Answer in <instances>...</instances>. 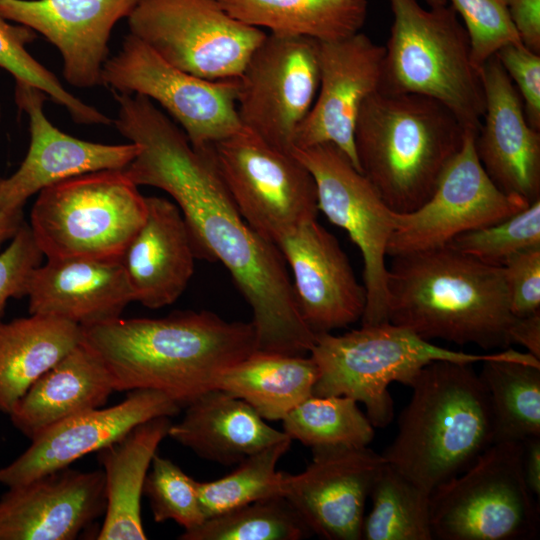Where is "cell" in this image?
Segmentation results:
<instances>
[{"mask_svg":"<svg viewBox=\"0 0 540 540\" xmlns=\"http://www.w3.org/2000/svg\"><path fill=\"white\" fill-rule=\"evenodd\" d=\"M82 343L105 364L114 389H150L186 406L257 349L252 322L210 311L116 319L82 327Z\"/></svg>","mask_w":540,"mask_h":540,"instance_id":"obj_2","label":"cell"},{"mask_svg":"<svg viewBox=\"0 0 540 540\" xmlns=\"http://www.w3.org/2000/svg\"><path fill=\"white\" fill-rule=\"evenodd\" d=\"M276 246L291 269L301 317L315 335L361 320L365 287L357 281L336 237L317 219L300 225Z\"/></svg>","mask_w":540,"mask_h":540,"instance_id":"obj_20","label":"cell"},{"mask_svg":"<svg viewBox=\"0 0 540 540\" xmlns=\"http://www.w3.org/2000/svg\"><path fill=\"white\" fill-rule=\"evenodd\" d=\"M312 535L281 495L260 499L205 519L181 540H300Z\"/></svg>","mask_w":540,"mask_h":540,"instance_id":"obj_35","label":"cell"},{"mask_svg":"<svg viewBox=\"0 0 540 540\" xmlns=\"http://www.w3.org/2000/svg\"><path fill=\"white\" fill-rule=\"evenodd\" d=\"M168 436L199 457L229 466L289 437L268 425L244 400L211 388L186 406Z\"/></svg>","mask_w":540,"mask_h":540,"instance_id":"obj_26","label":"cell"},{"mask_svg":"<svg viewBox=\"0 0 540 540\" xmlns=\"http://www.w3.org/2000/svg\"><path fill=\"white\" fill-rule=\"evenodd\" d=\"M479 376L489 394L495 442L540 436V360L512 348L482 362Z\"/></svg>","mask_w":540,"mask_h":540,"instance_id":"obj_32","label":"cell"},{"mask_svg":"<svg viewBox=\"0 0 540 540\" xmlns=\"http://www.w3.org/2000/svg\"><path fill=\"white\" fill-rule=\"evenodd\" d=\"M0 118H1V107H0Z\"/></svg>","mask_w":540,"mask_h":540,"instance_id":"obj_49","label":"cell"},{"mask_svg":"<svg viewBox=\"0 0 540 540\" xmlns=\"http://www.w3.org/2000/svg\"><path fill=\"white\" fill-rule=\"evenodd\" d=\"M36 32L24 25H12L0 15V67L23 82L39 88L50 100L63 106L73 121L82 125H111L112 119L86 104L61 84L56 75L38 62L26 49Z\"/></svg>","mask_w":540,"mask_h":540,"instance_id":"obj_37","label":"cell"},{"mask_svg":"<svg viewBox=\"0 0 540 540\" xmlns=\"http://www.w3.org/2000/svg\"><path fill=\"white\" fill-rule=\"evenodd\" d=\"M43 257L29 225L24 222L0 253V320L9 299L25 296L28 280Z\"/></svg>","mask_w":540,"mask_h":540,"instance_id":"obj_41","label":"cell"},{"mask_svg":"<svg viewBox=\"0 0 540 540\" xmlns=\"http://www.w3.org/2000/svg\"><path fill=\"white\" fill-rule=\"evenodd\" d=\"M209 147L238 210L262 238L277 245L300 225L316 219L314 179L292 152L245 128Z\"/></svg>","mask_w":540,"mask_h":540,"instance_id":"obj_11","label":"cell"},{"mask_svg":"<svg viewBox=\"0 0 540 540\" xmlns=\"http://www.w3.org/2000/svg\"><path fill=\"white\" fill-rule=\"evenodd\" d=\"M495 56L522 99L529 125L540 131V54L522 43H509Z\"/></svg>","mask_w":540,"mask_h":540,"instance_id":"obj_42","label":"cell"},{"mask_svg":"<svg viewBox=\"0 0 540 540\" xmlns=\"http://www.w3.org/2000/svg\"><path fill=\"white\" fill-rule=\"evenodd\" d=\"M111 92L140 94L157 102L181 126L195 148L210 146L243 127L236 99L238 80L211 81L184 72L128 34L102 71Z\"/></svg>","mask_w":540,"mask_h":540,"instance_id":"obj_12","label":"cell"},{"mask_svg":"<svg viewBox=\"0 0 540 540\" xmlns=\"http://www.w3.org/2000/svg\"><path fill=\"white\" fill-rule=\"evenodd\" d=\"M463 21L471 59L479 68L506 44L521 43L505 0H447Z\"/></svg>","mask_w":540,"mask_h":540,"instance_id":"obj_40","label":"cell"},{"mask_svg":"<svg viewBox=\"0 0 540 540\" xmlns=\"http://www.w3.org/2000/svg\"><path fill=\"white\" fill-rule=\"evenodd\" d=\"M393 23L385 46L380 89L432 98L466 129L477 132L484 113L479 71L468 34L451 5L423 8L389 0Z\"/></svg>","mask_w":540,"mask_h":540,"instance_id":"obj_6","label":"cell"},{"mask_svg":"<svg viewBox=\"0 0 540 540\" xmlns=\"http://www.w3.org/2000/svg\"><path fill=\"white\" fill-rule=\"evenodd\" d=\"M82 340V326L30 314L0 320V412L9 414L31 385Z\"/></svg>","mask_w":540,"mask_h":540,"instance_id":"obj_29","label":"cell"},{"mask_svg":"<svg viewBox=\"0 0 540 540\" xmlns=\"http://www.w3.org/2000/svg\"><path fill=\"white\" fill-rule=\"evenodd\" d=\"M347 396L311 395L283 419L284 432L311 449L368 446L375 427Z\"/></svg>","mask_w":540,"mask_h":540,"instance_id":"obj_34","label":"cell"},{"mask_svg":"<svg viewBox=\"0 0 540 540\" xmlns=\"http://www.w3.org/2000/svg\"><path fill=\"white\" fill-rule=\"evenodd\" d=\"M312 453L303 472H281V495L312 534L327 540H360L366 503L386 461L368 446Z\"/></svg>","mask_w":540,"mask_h":540,"instance_id":"obj_16","label":"cell"},{"mask_svg":"<svg viewBox=\"0 0 540 540\" xmlns=\"http://www.w3.org/2000/svg\"><path fill=\"white\" fill-rule=\"evenodd\" d=\"M181 408L162 392L132 390L116 405L79 413L33 438L20 456L0 468V484L18 486L67 468L79 458L120 440L139 424L155 417L174 416Z\"/></svg>","mask_w":540,"mask_h":540,"instance_id":"obj_19","label":"cell"},{"mask_svg":"<svg viewBox=\"0 0 540 540\" xmlns=\"http://www.w3.org/2000/svg\"><path fill=\"white\" fill-rule=\"evenodd\" d=\"M484 113L475 134L477 157L505 194L540 199V131L527 121L522 99L495 55L480 68Z\"/></svg>","mask_w":540,"mask_h":540,"instance_id":"obj_22","label":"cell"},{"mask_svg":"<svg viewBox=\"0 0 540 540\" xmlns=\"http://www.w3.org/2000/svg\"><path fill=\"white\" fill-rule=\"evenodd\" d=\"M472 365L434 361L423 367L409 385L397 434L381 454L429 495L493 443L489 394Z\"/></svg>","mask_w":540,"mask_h":540,"instance_id":"obj_4","label":"cell"},{"mask_svg":"<svg viewBox=\"0 0 540 540\" xmlns=\"http://www.w3.org/2000/svg\"><path fill=\"white\" fill-rule=\"evenodd\" d=\"M47 94L16 82L15 101L29 118L30 145L19 168L0 177V208L23 210L34 194L60 181L102 170H123L140 152L137 143L102 144L75 138L55 127L44 112Z\"/></svg>","mask_w":540,"mask_h":540,"instance_id":"obj_18","label":"cell"},{"mask_svg":"<svg viewBox=\"0 0 540 540\" xmlns=\"http://www.w3.org/2000/svg\"><path fill=\"white\" fill-rule=\"evenodd\" d=\"M129 33L191 75L236 79L266 33L227 13L218 0H139Z\"/></svg>","mask_w":540,"mask_h":540,"instance_id":"obj_10","label":"cell"},{"mask_svg":"<svg viewBox=\"0 0 540 540\" xmlns=\"http://www.w3.org/2000/svg\"><path fill=\"white\" fill-rule=\"evenodd\" d=\"M113 392L105 364L81 341L31 385L8 415L32 440L67 418L102 407Z\"/></svg>","mask_w":540,"mask_h":540,"instance_id":"obj_27","label":"cell"},{"mask_svg":"<svg viewBox=\"0 0 540 540\" xmlns=\"http://www.w3.org/2000/svg\"><path fill=\"white\" fill-rule=\"evenodd\" d=\"M522 450L523 441L492 443L462 473L437 486L429 501L433 539H536L539 502L525 483Z\"/></svg>","mask_w":540,"mask_h":540,"instance_id":"obj_9","label":"cell"},{"mask_svg":"<svg viewBox=\"0 0 540 540\" xmlns=\"http://www.w3.org/2000/svg\"><path fill=\"white\" fill-rule=\"evenodd\" d=\"M510 343L523 346L540 360V310L523 317H515L509 328Z\"/></svg>","mask_w":540,"mask_h":540,"instance_id":"obj_45","label":"cell"},{"mask_svg":"<svg viewBox=\"0 0 540 540\" xmlns=\"http://www.w3.org/2000/svg\"><path fill=\"white\" fill-rule=\"evenodd\" d=\"M287 437L248 456L230 474L210 482L196 481L205 519L251 502L281 495L280 458L289 450ZM282 496V495H281Z\"/></svg>","mask_w":540,"mask_h":540,"instance_id":"obj_36","label":"cell"},{"mask_svg":"<svg viewBox=\"0 0 540 540\" xmlns=\"http://www.w3.org/2000/svg\"><path fill=\"white\" fill-rule=\"evenodd\" d=\"M361 539L433 540L430 495L385 463L372 487Z\"/></svg>","mask_w":540,"mask_h":540,"instance_id":"obj_33","label":"cell"},{"mask_svg":"<svg viewBox=\"0 0 540 540\" xmlns=\"http://www.w3.org/2000/svg\"><path fill=\"white\" fill-rule=\"evenodd\" d=\"M514 317L540 310V247L521 251L503 265Z\"/></svg>","mask_w":540,"mask_h":540,"instance_id":"obj_43","label":"cell"},{"mask_svg":"<svg viewBox=\"0 0 540 540\" xmlns=\"http://www.w3.org/2000/svg\"><path fill=\"white\" fill-rule=\"evenodd\" d=\"M497 353L447 349L389 321L362 325L341 335L317 334L309 353L318 367L313 395L347 396L361 402L372 425L383 428L394 416L388 389L392 382L409 386L434 361L475 364Z\"/></svg>","mask_w":540,"mask_h":540,"instance_id":"obj_7","label":"cell"},{"mask_svg":"<svg viewBox=\"0 0 540 540\" xmlns=\"http://www.w3.org/2000/svg\"><path fill=\"white\" fill-rule=\"evenodd\" d=\"M318 367L311 356L255 350L217 379L220 388L248 403L264 420H282L313 394Z\"/></svg>","mask_w":540,"mask_h":540,"instance_id":"obj_30","label":"cell"},{"mask_svg":"<svg viewBox=\"0 0 540 540\" xmlns=\"http://www.w3.org/2000/svg\"><path fill=\"white\" fill-rule=\"evenodd\" d=\"M318 54V92L296 131L293 149L332 144L360 171L354 145L356 120L365 99L380 88L385 47L358 32L319 41Z\"/></svg>","mask_w":540,"mask_h":540,"instance_id":"obj_17","label":"cell"},{"mask_svg":"<svg viewBox=\"0 0 540 540\" xmlns=\"http://www.w3.org/2000/svg\"><path fill=\"white\" fill-rule=\"evenodd\" d=\"M146 210V197L123 170H102L41 190L29 227L46 259L120 260Z\"/></svg>","mask_w":540,"mask_h":540,"instance_id":"obj_8","label":"cell"},{"mask_svg":"<svg viewBox=\"0 0 540 540\" xmlns=\"http://www.w3.org/2000/svg\"><path fill=\"white\" fill-rule=\"evenodd\" d=\"M447 245L485 264L503 267L511 256L540 247V199L503 221L462 233Z\"/></svg>","mask_w":540,"mask_h":540,"instance_id":"obj_38","label":"cell"},{"mask_svg":"<svg viewBox=\"0 0 540 540\" xmlns=\"http://www.w3.org/2000/svg\"><path fill=\"white\" fill-rule=\"evenodd\" d=\"M29 314L50 316L82 327L120 317L133 302L120 260L48 258L26 285Z\"/></svg>","mask_w":540,"mask_h":540,"instance_id":"obj_24","label":"cell"},{"mask_svg":"<svg viewBox=\"0 0 540 540\" xmlns=\"http://www.w3.org/2000/svg\"><path fill=\"white\" fill-rule=\"evenodd\" d=\"M387 318L425 340L507 348L510 310L503 267L448 245L392 257Z\"/></svg>","mask_w":540,"mask_h":540,"instance_id":"obj_3","label":"cell"},{"mask_svg":"<svg viewBox=\"0 0 540 540\" xmlns=\"http://www.w3.org/2000/svg\"><path fill=\"white\" fill-rule=\"evenodd\" d=\"M145 479L143 494L149 499L155 522L173 520L184 531L198 527L204 520L196 480L171 460L156 454Z\"/></svg>","mask_w":540,"mask_h":540,"instance_id":"obj_39","label":"cell"},{"mask_svg":"<svg viewBox=\"0 0 540 540\" xmlns=\"http://www.w3.org/2000/svg\"><path fill=\"white\" fill-rule=\"evenodd\" d=\"M318 47L313 38L266 34L237 78L236 108L243 128L292 152L319 88Z\"/></svg>","mask_w":540,"mask_h":540,"instance_id":"obj_14","label":"cell"},{"mask_svg":"<svg viewBox=\"0 0 540 540\" xmlns=\"http://www.w3.org/2000/svg\"><path fill=\"white\" fill-rule=\"evenodd\" d=\"M105 509L102 470L60 469L2 495L0 540L76 539Z\"/></svg>","mask_w":540,"mask_h":540,"instance_id":"obj_23","label":"cell"},{"mask_svg":"<svg viewBox=\"0 0 540 540\" xmlns=\"http://www.w3.org/2000/svg\"><path fill=\"white\" fill-rule=\"evenodd\" d=\"M521 43L540 54V0H505Z\"/></svg>","mask_w":540,"mask_h":540,"instance_id":"obj_44","label":"cell"},{"mask_svg":"<svg viewBox=\"0 0 540 540\" xmlns=\"http://www.w3.org/2000/svg\"><path fill=\"white\" fill-rule=\"evenodd\" d=\"M311 173L318 211L344 229L361 252L366 305L362 325L387 322V245L394 227L391 210L372 183L332 144L294 148Z\"/></svg>","mask_w":540,"mask_h":540,"instance_id":"obj_13","label":"cell"},{"mask_svg":"<svg viewBox=\"0 0 540 540\" xmlns=\"http://www.w3.org/2000/svg\"><path fill=\"white\" fill-rule=\"evenodd\" d=\"M119 133L140 146L123 169L137 186L168 193L180 209L197 258L220 262L249 304L260 351L310 353L315 334L299 312L285 260L276 245L245 221L210 147L195 148L185 133L140 94L113 95Z\"/></svg>","mask_w":540,"mask_h":540,"instance_id":"obj_1","label":"cell"},{"mask_svg":"<svg viewBox=\"0 0 540 540\" xmlns=\"http://www.w3.org/2000/svg\"><path fill=\"white\" fill-rule=\"evenodd\" d=\"M475 134L465 130L460 150L422 206L409 213L394 212L387 255L446 246L462 233L503 221L530 205L491 181L477 157Z\"/></svg>","mask_w":540,"mask_h":540,"instance_id":"obj_15","label":"cell"},{"mask_svg":"<svg viewBox=\"0 0 540 540\" xmlns=\"http://www.w3.org/2000/svg\"><path fill=\"white\" fill-rule=\"evenodd\" d=\"M522 470L525 483L539 500L540 498V436H532L523 441Z\"/></svg>","mask_w":540,"mask_h":540,"instance_id":"obj_46","label":"cell"},{"mask_svg":"<svg viewBox=\"0 0 540 540\" xmlns=\"http://www.w3.org/2000/svg\"><path fill=\"white\" fill-rule=\"evenodd\" d=\"M144 222L120 262L133 302L157 309L173 304L194 272L196 253L178 206L162 197H146Z\"/></svg>","mask_w":540,"mask_h":540,"instance_id":"obj_25","label":"cell"},{"mask_svg":"<svg viewBox=\"0 0 540 540\" xmlns=\"http://www.w3.org/2000/svg\"><path fill=\"white\" fill-rule=\"evenodd\" d=\"M466 128L442 103L380 88L363 102L354 145L361 173L387 206L409 213L434 192Z\"/></svg>","mask_w":540,"mask_h":540,"instance_id":"obj_5","label":"cell"},{"mask_svg":"<svg viewBox=\"0 0 540 540\" xmlns=\"http://www.w3.org/2000/svg\"><path fill=\"white\" fill-rule=\"evenodd\" d=\"M429 7H440L447 5V0H424Z\"/></svg>","mask_w":540,"mask_h":540,"instance_id":"obj_48","label":"cell"},{"mask_svg":"<svg viewBox=\"0 0 540 540\" xmlns=\"http://www.w3.org/2000/svg\"><path fill=\"white\" fill-rule=\"evenodd\" d=\"M169 418L147 420L98 451L105 480L106 509L97 539L147 538L142 524L141 497L152 460L168 436Z\"/></svg>","mask_w":540,"mask_h":540,"instance_id":"obj_28","label":"cell"},{"mask_svg":"<svg viewBox=\"0 0 540 540\" xmlns=\"http://www.w3.org/2000/svg\"><path fill=\"white\" fill-rule=\"evenodd\" d=\"M23 223V210L0 208V247L15 236Z\"/></svg>","mask_w":540,"mask_h":540,"instance_id":"obj_47","label":"cell"},{"mask_svg":"<svg viewBox=\"0 0 540 540\" xmlns=\"http://www.w3.org/2000/svg\"><path fill=\"white\" fill-rule=\"evenodd\" d=\"M233 18L274 34L335 41L360 32L367 0H218Z\"/></svg>","mask_w":540,"mask_h":540,"instance_id":"obj_31","label":"cell"},{"mask_svg":"<svg viewBox=\"0 0 540 540\" xmlns=\"http://www.w3.org/2000/svg\"><path fill=\"white\" fill-rule=\"evenodd\" d=\"M139 0H0V15L43 35L60 52L63 76L77 88L102 85L116 23Z\"/></svg>","mask_w":540,"mask_h":540,"instance_id":"obj_21","label":"cell"}]
</instances>
